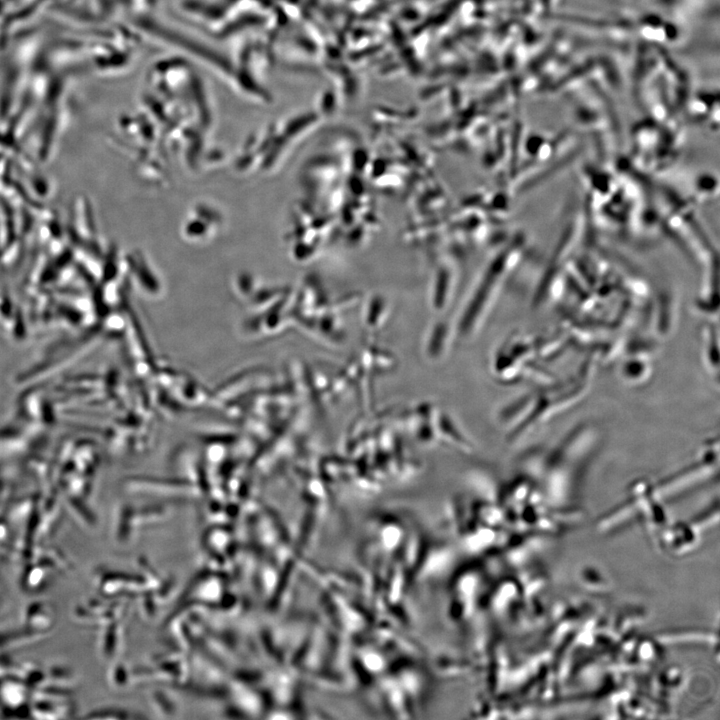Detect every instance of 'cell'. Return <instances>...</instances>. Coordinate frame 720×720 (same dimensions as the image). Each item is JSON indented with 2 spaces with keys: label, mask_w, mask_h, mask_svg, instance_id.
Masks as SVG:
<instances>
[{
  "label": "cell",
  "mask_w": 720,
  "mask_h": 720,
  "mask_svg": "<svg viewBox=\"0 0 720 720\" xmlns=\"http://www.w3.org/2000/svg\"><path fill=\"white\" fill-rule=\"evenodd\" d=\"M716 334H708V338L705 340L704 344V359L706 362V366L708 369L711 370L712 374L714 373L716 377H718V340H717Z\"/></svg>",
  "instance_id": "cell-2"
},
{
  "label": "cell",
  "mask_w": 720,
  "mask_h": 720,
  "mask_svg": "<svg viewBox=\"0 0 720 720\" xmlns=\"http://www.w3.org/2000/svg\"><path fill=\"white\" fill-rule=\"evenodd\" d=\"M650 365L649 362L642 359H631L623 364L621 368V375L624 379L630 382L640 381L647 378L649 375Z\"/></svg>",
  "instance_id": "cell-1"
}]
</instances>
